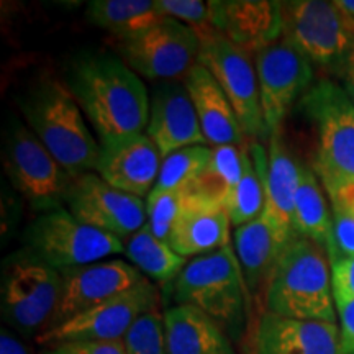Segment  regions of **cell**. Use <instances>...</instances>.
<instances>
[{
	"label": "cell",
	"instance_id": "cell-1",
	"mask_svg": "<svg viewBox=\"0 0 354 354\" xmlns=\"http://www.w3.org/2000/svg\"><path fill=\"white\" fill-rule=\"evenodd\" d=\"M66 84L100 145L146 131L149 92L118 56L99 51L74 57Z\"/></svg>",
	"mask_w": 354,
	"mask_h": 354
},
{
	"label": "cell",
	"instance_id": "cell-2",
	"mask_svg": "<svg viewBox=\"0 0 354 354\" xmlns=\"http://www.w3.org/2000/svg\"><path fill=\"white\" fill-rule=\"evenodd\" d=\"M26 127L71 177L95 172L102 146L68 84L39 77L19 99Z\"/></svg>",
	"mask_w": 354,
	"mask_h": 354
},
{
	"label": "cell",
	"instance_id": "cell-3",
	"mask_svg": "<svg viewBox=\"0 0 354 354\" xmlns=\"http://www.w3.org/2000/svg\"><path fill=\"white\" fill-rule=\"evenodd\" d=\"M264 308L294 320L336 323L338 310L325 248L307 238L290 241L266 287Z\"/></svg>",
	"mask_w": 354,
	"mask_h": 354
},
{
	"label": "cell",
	"instance_id": "cell-4",
	"mask_svg": "<svg viewBox=\"0 0 354 354\" xmlns=\"http://www.w3.org/2000/svg\"><path fill=\"white\" fill-rule=\"evenodd\" d=\"M315 135L312 169L330 201L354 189V104L342 86L322 79L300 100Z\"/></svg>",
	"mask_w": 354,
	"mask_h": 354
},
{
	"label": "cell",
	"instance_id": "cell-5",
	"mask_svg": "<svg viewBox=\"0 0 354 354\" xmlns=\"http://www.w3.org/2000/svg\"><path fill=\"white\" fill-rule=\"evenodd\" d=\"M245 279L232 246L190 259L174 281L176 305H189L210 317L238 342L248 325Z\"/></svg>",
	"mask_w": 354,
	"mask_h": 354
},
{
	"label": "cell",
	"instance_id": "cell-6",
	"mask_svg": "<svg viewBox=\"0 0 354 354\" xmlns=\"http://www.w3.org/2000/svg\"><path fill=\"white\" fill-rule=\"evenodd\" d=\"M0 308L10 328L41 335L51 326L63 292V276L30 248L8 254L2 263Z\"/></svg>",
	"mask_w": 354,
	"mask_h": 354
},
{
	"label": "cell",
	"instance_id": "cell-7",
	"mask_svg": "<svg viewBox=\"0 0 354 354\" xmlns=\"http://www.w3.org/2000/svg\"><path fill=\"white\" fill-rule=\"evenodd\" d=\"M113 48L123 63L146 81H183L198 63L201 37L192 26L162 19L138 33L113 39Z\"/></svg>",
	"mask_w": 354,
	"mask_h": 354
},
{
	"label": "cell",
	"instance_id": "cell-8",
	"mask_svg": "<svg viewBox=\"0 0 354 354\" xmlns=\"http://www.w3.org/2000/svg\"><path fill=\"white\" fill-rule=\"evenodd\" d=\"M2 161L6 174L20 196L35 210L50 212L64 207L71 177L32 130L10 120L3 133Z\"/></svg>",
	"mask_w": 354,
	"mask_h": 354
},
{
	"label": "cell",
	"instance_id": "cell-9",
	"mask_svg": "<svg viewBox=\"0 0 354 354\" xmlns=\"http://www.w3.org/2000/svg\"><path fill=\"white\" fill-rule=\"evenodd\" d=\"M25 243L57 271L100 263L107 256L125 253L122 240L82 223L66 207L37 216L26 228Z\"/></svg>",
	"mask_w": 354,
	"mask_h": 354
},
{
	"label": "cell",
	"instance_id": "cell-10",
	"mask_svg": "<svg viewBox=\"0 0 354 354\" xmlns=\"http://www.w3.org/2000/svg\"><path fill=\"white\" fill-rule=\"evenodd\" d=\"M198 37H201L198 64L209 69L215 81L223 88L228 100L232 102L246 138L269 140V131L266 128L263 107H261L258 73H256L253 56L212 26L198 32Z\"/></svg>",
	"mask_w": 354,
	"mask_h": 354
},
{
	"label": "cell",
	"instance_id": "cell-11",
	"mask_svg": "<svg viewBox=\"0 0 354 354\" xmlns=\"http://www.w3.org/2000/svg\"><path fill=\"white\" fill-rule=\"evenodd\" d=\"M282 38L297 48L312 64L339 74L354 50V33L333 2H282Z\"/></svg>",
	"mask_w": 354,
	"mask_h": 354
},
{
	"label": "cell",
	"instance_id": "cell-12",
	"mask_svg": "<svg viewBox=\"0 0 354 354\" xmlns=\"http://www.w3.org/2000/svg\"><path fill=\"white\" fill-rule=\"evenodd\" d=\"M159 292L149 281L37 336L39 346L71 342H122L133 323L158 310Z\"/></svg>",
	"mask_w": 354,
	"mask_h": 354
},
{
	"label": "cell",
	"instance_id": "cell-13",
	"mask_svg": "<svg viewBox=\"0 0 354 354\" xmlns=\"http://www.w3.org/2000/svg\"><path fill=\"white\" fill-rule=\"evenodd\" d=\"M261 107L269 136L282 130V123L295 102L313 86V64L284 38L254 55Z\"/></svg>",
	"mask_w": 354,
	"mask_h": 354
},
{
	"label": "cell",
	"instance_id": "cell-14",
	"mask_svg": "<svg viewBox=\"0 0 354 354\" xmlns=\"http://www.w3.org/2000/svg\"><path fill=\"white\" fill-rule=\"evenodd\" d=\"M64 207L82 223L123 243L148 221L145 198L112 187L97 172L73 177Z\"/></svg>",
	"mask_w": 354,
	"mask_h": 354
},
{
	"label": "cell",
	"instance_id": "cell-15",
	"mask_svg": "<svg viewBox=\"0 0 354 354\" xmlns=\"http://www.w3.org/2000/svg\"><path fill=\"white\" fill-rule=\"evenodd\" d=\"M59 272L63 292L50 328L148 281L135 266L123 259L100 261Z\"/></svg>",
	"mask_w": 354,
	"mask_h": 354
},
{
	"label": "cell",
	"instance_id": "cell-16",
	"mask_svg": "<svg viewBox=\"0 0 354 354\" xmlns=\"http://www.w3.org/2000/svg\"><path fill=\"white\" fill-rule=\"evenodd\" d=\"M146 135L158 146L162 159L189 146H209L183 81L158 82L153 87Z\"/></svg>",
	"mask_w": 354,
	"mask_h": 354
},
{
	"label": "cell",
	"instance_id": "cell-17",
	"mask_svg": "<svg viewBox=\"0 0 354 354\" xmlns=\"http://www.w3.org/2000/svg\"><path fill=\"white\" fill-rule=\"evenodd\" d=\"M95 172L112 187L145 198L154 189L162 156L145 133L104 143Z\"/></svg>",
	"mask_w": 354,
	"mask_h": 354
},
{
	"label": "cell",
	"instance_id": "cell-18",
	"mask_svg": "<svg viewBox=\"0 0 354 354\" xmlns=\"http://www.w3.org/2000/svg\"><path fill=\"white\" fill-rule=\"evenodd\" d=\"M210 26L251 56L282 38V2L212 0Z\"/></svg>",
	"mask_w": 354,
	"mask_h": 354
},
{
	"label": "cell",
	"instance_id": "cell-19",
	"mask_svg": "<svg viewBox=\"0 0 354 354\" xmlns=\"http://www.w3.org/2000/svg\"><path fill=\"white\" fill-rule=\"evenodd\" d=\"M253 354H339V326L264 312L256 325Z\"/></svg>",
	"mask_w": 354,
	"mask_h": 354
},
{
	"label": "cell",
	"instance_id": "cell-20",
	"mask_svg": "<svg viewBox=\"0 0 354 354\" xmlns=\"http://www.w3.org/2000/svg\"><path fill=\"white\" fill-rule=\"evenodd\" d=\"M230 223L225 207L202 194L194 183L192 196L176 220L167 243L183 258H198L230 245Z\"/></svg>",
	"mask_w": 354,
	"mask_h": 354
},
{
	"label": "cell",
	"instance_id": "cell-21",
	"mask_svg": "<svg viewBox=\"0 0 354 354\" xmlns=\"http://www.w3.org/2000/svg\"><path fill=\"white\" fill-rule=\"evenodd\" d=\"M300 184V165L290 156L282 133L269 136L268 171H266V203L263 215L272 225L279 241L287 246L295 238V196Z\"/></svg>",
	"mask_w": 354,
	"mask_h": 354
},
{
	"label": "cell",
	"instance_id": "cell-22",
	"mask_svg": "<svg viewBox=\"0 0 354 354\" xmlns=\"http://www.w3.org/2000/svg\"><path fill=\"white\" fill-rule=\"evenodd\" d=\"M194 107H196L201 128L209 146H241L246 143V136L241 130L240 120L232 102L220 84L215 81L210 71L202 64H196L183 79Z\"/></svg>",
	"mask_w": 354,
	"mask_h": 354
},
{
	"label": "cell",
	"instance_id": "cell-23",
	"mask_svg": "<svg viewBox=\"0 0 354 354\" xmlns=\"http://www.w3.org/2000/svg\"><path fill=\"white\" fill-rule=\"evenodd\" d=\"M233 245L248 294L253 299L261 294L264 297L269 279L286 246L279 241L264 215L234 230Z\"/></svg>",
	"mask_w": 354,
	"mask_h": 354
},
{
	"label": "cell",
	"instance_id": "cell-24",
	"mask_svg": "<svg viewBox=\"0 0 354 354\" xmlns=\"http://www.w3.org/2000/svg\"><path fill=\"white\" fill-rule=\"evenodd\" d=\"M165 328L169 354H236L218 323L189 305L167 308Z\"/></svg>",
	"mask_w": 354,
	"mask_h": 354
},
{
	"label": "cell",
	"instance_id": "cell-25",
	"mask_svg": "<svg viewBox=\"0 0 354 354\" xmlns=\"http://www.w3.org/2000/svg\"><path fill=\"white\" fill-rule=\"evenodd\" d=\"M294 228L299 238H307L325 248L331 261L335 254L333 215L328 209L317 174L312 167L302 165L300 184L295 196Z\"/></svg>",
	"mask_w": 354,
	"mask_h": 354
},
{
	"label": "cell",
	"instance_id": "cell-26",
	"mask_svg": "<svg viewBox=\"0 0 354 354\" xmlns=\"http://www.w3.org/2000/svg\"><path fill=\"white\" fill-rule=\"evenodd\" d=\"M243 171L236 187L225 201V210L233 227L250 223L263 215L266 203V171L268 153L259 143L245 145L241 151Z\"/></svg>",
	"mask_w": 354,
	"mask_h": 354
},
{
	"label": "cell",
	"instance_id": "cell-27",
	"mask_svg": "<svg viewBox=\"0 0 354 354\" xmlns=\"http://www.w3.org/2000/svg\"><path fill=\"white\" fill-rule=\"evenodd\" d=\"M87 20L113 39L130 37L166 19L156 0H94L87 6Z\"/></svg>",
	"mask_w": 354,
	"mask_h": 354
},
{
	"label": "cell",
	"instance_id": "cell-28",
	"mask_svg": "<svg viewBox=\"0 0 354 354\" xmlns=\"http://www.w3.org/2000/svg\"><path fill=\"white\" fill-rule=\"evenodd\" d=\"M125 256L143 276L156 282L176 281L187 266V258L177 254L169 243L159 240L148 221L125 241Z\"/></svg>",
	"mask_w": 354,
	"mask_h": 354
},
{
	"label": "cell",
	"instance_id": "cell-29",
	"mask_svg": "<svg viewBox=\"0 0 354 354\" xmlns=\"http://www.w3.org/2000/svg\"><path fill=\"white\" fill-rule=\"evenodd\" d=\"M243 146H215L212 148V161L203 174L196 180L198 190L212 201L221 203L230 197L241 177Z\"/></svg>",
	"mask_w": 354,
	"mask_h": 354
},
{
	"label": "cell",
	"instance_id": "cell-30",
	"mask_svg": "<svg viewBox=\"0 0 354 354\" xmlns=\"http://www.w3.org/2000/svg\"><path fill=\"white\" fill-rule=\"evenodd\" d=\"M212 161V148L196 145L169 154L162 159L158 183L149 194H161L196 183Z\"/></svg>",
	"mask_w": 354,
	"mask_h": 354
},
{
	"label": "cell",
	"instance_id": "cell-31",
	"mask_svg": "<svg viewBox=\"0 0 354 354\" xmlns=\"http://www.w3.org/2000/svg\"><path fill=\"white\" fill-rule=\"evenodd\" d=\"M194 192V183L183 185L179 189L167 190L161 194H149L146 197V212H148V225L159 240L166 241L174 227L176 220L183 214L190 196Z\"/></svg>",
	"mask_w": 354,
	"mask_h": 354
},
{
	"label": "cell",
	"instance_id": "cell-32",
	"mask_svg": "<svg viewBox=\"0 0 354 354\" xmlns=\"http://www.w3.org/2000/svg\"><path fill=\"white\" fill-rule=\"evenodd\" d=\"M123 346L125 354H169L165 315L159 310H153L140 317L123 338Z\"/></svg>",
	"mask_w": 354,
	"mask_h": 354
},
{
	"label": "cell",
	"instance_id": "cell-33",
	"mask_svg": "<svg viewBox=\"0 0 354 354\" xmlns=\"http://www.w3.org/2000/svg\"><path fill=\"white\" fill-rule=\"evenodd\" d=\"M156 6L162 17L192 26L197 33L210 26L209 2H202V0H156Z\"/></svg>",
	"mask_w": 354,
	"mask_h": 354
},
{
	"label": "cell",
	"instance_id": "cell-34",
	"mask_svg": "<svg viewBox=\"0 0 354 354\" xmlns=\"http://www.w3.org/2000/svg\"><path fill=\"white\" fill-rule=\"evenodd\" d=\"M331 203L333 215V245L335 254L330 264L338 259L354 258V212L343 202L335 201Z\"/></svg>",
	"mask_w": 354,
	"mask_h": 354
},
{
	"label": "cell",
	"instance_id": "cell-35",
	"mask_svg": "<svg viewBox=\"0 0 354 354\" xmlns=\"http://www.w3.org/2000/svg\"><path fill=\"white\" fill-rule=\"evenodd\" d=\"M39 354H125L122 342H71L51 344Z\"/></svg>",
	"mask_w": 354,
	"mask_h": 354
},
{
	"label": "cell",
	"instance_id": "cell-36",
	"mask_svg": "<svg viewBox=\"0 0 354 354\" xmlns=\"http://www.w3.org/2000/svg\"><path fill=\"white\" fill-rule=\"evenodd\" d=\"M331 282L336 305L354 300V258L338 259L331 264Z\"/></svg>",
	"mask_w": 354,
	"mask_h": 354
},
{
	"label": "cell",
	"instance_id": "cell-37",
	"mask_svg": "<svg viewBox=\"0 0 354 354\" xmlns=\"http://www.w3.org/2000/svg\"><path fill=\"white\" fill-rule=\"evenodd\" d=\"M339 318V354H354V300L336 305Z\"/></svg>",
	"mask_w": 354,
	"mask_h": 354
},
{
	"label": "cell",
	"instance_id": "cell-38",
	"mask_svg": "<svg viewBox=\"0 0 354 354\" xmlns=\"http://www.w3.org/2000/svg\"><path fill=\"white\" fill-rule=\"evenodd\" d=\"M338 76L342 77V88L344 91V94H346L349 97V100L354 104V50L351 51V55L348 56L346 63L343 64Z\"/></svg>",
	"mask_w": 354,
	"mask_h": 354
},
{
	"label": "cell",
	"instance_id": "cell-39",
	"mask_svg": "<svg viewBox=\"0 0 354 354\" xmlns=\"http://www.w3.org/2000/svg\"><path fill=\"white\" fill-rule=\"evenodd\" d=\"M0 354H30V353L20 339H17L15 336L8 333V331L2 330V335H0Z\"/></svg>",
	"mask_w": 354,
	"mask_h": 354
},
{
	"label": "cell",
	"instance_id": "cell-40",
	"mask_svg": "<svg viewBox=\"0 0 354 354\" xmlns=\"http://www.w3.org/2000/svg\"><path fill=\"white\" fill-rule=\"evenodd\" d=\"M333 6L351 30L354 26V0H333Z\"/></svg>",
	"mask_w": 354,
	"mask_h": 354
},
{
	"label": "cell",
	"instance_id": "cell-41",
	"mask_svg": "<svg viewBox=\"0 0 354 354\" xmlns=\"http://www.w3.org/2000/svg\"><path fill=\"white\" fill-rule=\"evenodd\" d=\"M335 201H339V202H343L344 205H348L349 209H351L353 212H354V189H351V190H348L346 194H343L342 197H338V198H335ZM335 201H330V202H335Z\"/></svg>",
	"mask_w": 354,
	"mask_h": 354
},
{
	"label": "cell",
	"instance_id": "cell-42",
	"mask_svg": "<svg viewBox=\"0 0 354 354\" xmlns=\"http://www.w3.org/2000/svg\"><path fill=\"white\" fill-rule=\"evenodd\" d=\"M351 32H353V33H354V26H353V28H351Z\"/></svg>",
	"mask_w": 354,
	"mask_h": 354
}]
</instances>
